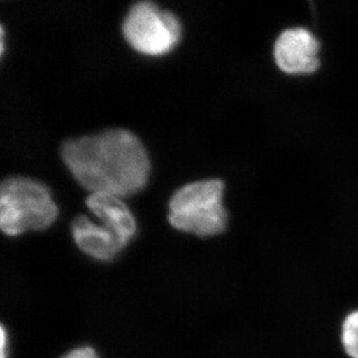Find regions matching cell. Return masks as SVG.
Segmentation results:
<instances>
[{
    "mask_svg": "<svg viewBox=\"0 0 358 358\" xmlns=\"http://www.w3.org/2000/svg\"><path fill=\"white\" fill-rule=\"evenodd\" d=\"M342 345L352 358H358V311L347 315L342 324Z\"/></svg>",
    "mask_w": 358,
    "mask_h": 358,
    "instance_id": "obj_8",
    "label": "cell"
},
{
    "mask_svg": "<svg viewBox=\"0 0 358 358\" xmlns=\"http://www.w3.org/2000/svg\"><path fill=\"white\" fill-rule=\"evenodd\" d=\"M86 206L128 246L130 240L135 237L137 225L135 217L121 197L109 194H91L86 199Z\"/></svg>",
    "mask_w": 358,
    "mask_h": 358,
    "instance_id": "obj_7",
    "label": "cell"
},
{
    "mask_svg": "<svg viewBox=\"0 0 358 358\" xmlns=\"http://www.w3.org/2000/svg\"><path fill=\"white\" fill-rule=\"evenodd\" d=\"M274 59L287 75H311L320 68V42L308 28H287L275 41Z\"/></svg>",
    "mask_w": 358,
    "mask_h": 358,
    "instance_id": "obj_5",
    "label": "cell"
},
{
    "mask_svg": "<svg viewBox=\"0 0 358 358\" xmlns=\"http://www.w3.org/2000/svg\"><path fill=\"white\" fill-rule=\"evenodd\" d=\"M1 357H8V352H10V343H8V335H7L6 328L1 326Z\"/></svg>",
    "mask_w": 358,
    "mask_h": 358,
    "instance_id": "obj_10",
    "label": "cell"
},
{
    "mask_svg": "<svg viewBox=\"0 0 358 358\" xmlns=\"http://www.w3.org/2000/svg\"><path fill=\"white\" fill-rule=\"evenodd\" d=\"M61 358H101L99 356L98 352L94 348H92L90 345H83L78 348L72 349L70 352H66L64 356Z\"/></svg>",
    "mask_w": 358,
    "mask_h": 358,
    "instance_id": "obj_9",
    "label": "cell"
},
{
    "mask_svg": "<svg viewBox=\"0 0 358 358\" xmlns=\"http://www.w3.org/2000/svg\"><path fill=\"white\" fill-rule=\"evenodd\" d=\"M61 155L72 176L92 194L131 196L149 180L145 148L135 134L124 129L66 141Z\"/></svg>",
    "mask_w": 358,
    "mask_h": 358,
    "instance_id": "obj_1",
    "label": "cell"
},
{
    "mask_svg": "<svg viewBox=\"0 0 358 358\" xmlns=\"http://www.w3.org/2000/svg\"><path fill=\"white\" fill-rule=\"evenodd\" d=\"M224 182L218 179L188 183L169 199V224L199 238L223 234L227 211L223 206Z\"/></svg>",
    "mask_w": 358,
    "mask_h": 358,
    "instance_id": "obj_3",
    "label": "cell"
},
{
    "mask_svg": "<svg viewBox=\"0 0 358 358\" xmlns=\"http://www.w3.org/2000/svg\"><path fill=\"white\" fill-rule=\"evenodd\" d=\"M71 234L79 250L95 260H113L127 246L108 227L93 223L84 215L72 220Z\"/></svg>",
    "mask_w": 358,
    "mask_h": 358,
    "instance_id": "obj_6",
    "label": "cell"
},
{
    "mask_svg": "<svg viewBox=\"0 0 358 358\" xmlns=\"http://www.w3.org/2000/svg\"><path fill=\"white\" fill-rule=\"evenodd\" d=\"M122 31L136 51L162 56L179 43L182 27L172 12L162 10L151 1H139L129 10Z\"/></svg>",
    "mask_w": 358,
    "mask_h": 358,
    "instance_id": "obj_4",
    "label": "cell"
},
{
    "mask_svg": "<svg viewBox=\"0 0 358 358\" xmlns=\"http://www.w3.org/2000/svg\"><path fill=\"white\" fill-rule=\"evenodd\" d=\"M57 206L43 183L10 176L0 186V227L8 237L45 230L57 218Z\"/></svg>",
    "mask_w": 358,
    "mask_h": 358,
    "instance_id": "obj_2",
    "label": "cell"
}]
</instances>
